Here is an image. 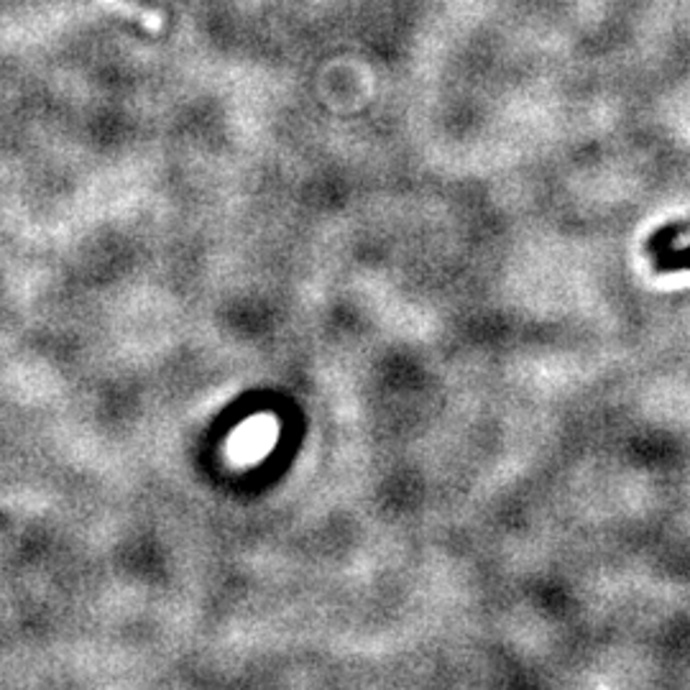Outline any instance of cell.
<instances>
[{
  "label": "cell",
  "instance_id": "1",
  "mask_svg": "<svg viewBox=\"0 0 690 690\" xmlns=\"http://www.w3.org/2000/svg\"><path fill=\"white\" fill-rule=\"evenodd\" d=\"M680 269H690V246L682 248V252L663 254L657 259V271H680Z\"/></svg>",
  "mask_w": 690,
  "mask_h": 690
},
{
  "label": "cell",
  "instance_id": "2",
  "mask_svg": "<svg viewBox=\"0 0 690 690\" xmlns=\"http://www.w3.org/2000/svg\"><path fill=\"white\" fill-rule=\"evenodd\" d=\"M682 231L680 225H673V227H665V231H659L655 238H652V252H659V248H665V246H670L673 244V238L678 236V233Z\"/></svg>",
  "mask_w": 690,
  "mask_h": 690
},
{
  "label": "cell",
  "instance_id": "3",
  "mask_svg": "<svg viewBox=\"0 0 690 690\" xmlns=\"http://www.w3.org/2000/svg\"><path fill=\"white\" fill-rule=\"evenodd\" d=\"M133 3H139L141 9H147V11H159V9H162V5H159V0H133Z\"/></svg>",
  "mask_w": 690,
  "mask_h": 690
}]
</instances>
